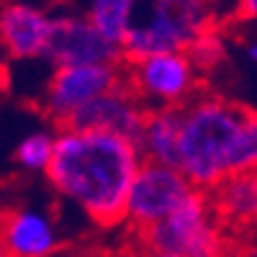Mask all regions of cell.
<instances>
[{"instance_id":"cell-20","label":"cell","mask_w":257,"mask_h":257,"mask_svg":"<svg viewBox=\"0 0 257 257\" xmlns=\"http://www.w3.org/2000/svg\"><path fill=\"white\" fill-rule=\"evenodd\" d=\"M0 257H6V252H3V249H0Z\"/></svg>"},{"instance_id":"cell-6","label":"cell","mask_w":257,"mask_h":257,"mask_svg":"<svg viewBox=\"0 0 257 257\" xmlns=\"http://www.w3.org/2000/svg\"><path fill=\"white\" fill-rule=\"evenodd\" d=\"M190 190L193 185L178 167L142 160L126 193L123 221L142 231L165 219Z\"/></svg>"},{"instance_id":"cell-9","label":"cell","mask_w":257,"mask_h":257,"mask_svg":"<svg viewBox=\"0 0 257 257\" xmlns=\"http://www.w3.org/2000/svg\"><path fill=\"white\" fill-rule=\"evenodd\" d=\"M144 116H147V108L142 105V100L128 90L126 82H121L113 90L100 93L98 98L80 105L64 121V126L85 128V132H105V134H116V137L137 142Z\"/></svg>"},{"instance_id":"cell-4","label":"cell","mask_w":257,"mask_h":257,"mask_svg":"<svg viewBox=\"0 0 257 257\" xmlns=\"http://www.w3.org/2000/svg\"><path fill=\"white\" fill-rule=\"evenodd\" d=\"M142 234L149 249L175 252L183 257H219L224 249L211 196L201 188H193L165 219L142 229Z\"/></svg>"},{"instance_id":"cell-12","label":"cell","mask_w":257,"mask_h":257,"mask_svg":"<svg viewBox=\"0 0 257 257\" xmlns=\"http://www.w3.org/2000/svg\"><path fill=\"white\" fill-rule=\"evenodd\" d=\"M178 132H180V108H155L147 111L137 149L142 160L178 165Z\"/></svg>"},{"instance_id":"cell-13","label":"cell","mask_w":257,"mask_h":257,"mask_svg":"<svg viewBox=\"0 0 257 257\" xmlns=\"http://www.w3.org/2000/svg\"><path fill=\"white\" fill-rule=\"evenodd\" d=\"M213 190L211 206L231 224H249L257 213V178L254 173H237L224 178Z\"/></svg>"},{"instance_id":"cell-17","label":"cell","mask_w":257,"mask_h":257,"mask_svg":"<svg viewBox=\"0 0 257 257\" xmlns=\"http://www.w3.org/2000/svg\"><path fill=\"white\" fill-rule=\"evenodd\" d=\"M239 13L244 18H252L257 13V0H239Z\"/></svg>"},{"instance_id":"cell-8","label":"cell","mask_w":257,"mask_h":257,"mask_svg":"<svg viewBox=\"0 0 257 257\" xmlns=\"http://www.w3.org/2000/svg\"><path fill=\"white\" fill-rule=\"evenodd\" d=\"M44 57L54 62L57 67L62 64H118L121 47L108 41L88 18L75 16H59L52 18V31Z\"/></svg>"},{"instance_id":"cell-5","label":"cell","mask_w":257,"mask_h":257,"mask_svg":"<svg viewBox=\"0 0 257 257\" xmlns=\"http://www.w3.org/2000/svg\"><path fill=\"white\" fill-rule=\"evenodd\" d=\"M196 82L198 70L185 52H162L128 62L126 85L149 111L185 105L196 90Z\"/></svg>"},{"instance_id":"cell-14","label":"cell","mask_w":257,"mask_h":257,"mask_svg":"<svg viewBox=\"0 0 257 257\" xmlns=\"http://www.w3.org/2000/svg\"><path fill=\"white\" fill-rule=\"evenodd\" d=\"M139 0H90L88 3V18L108 41L121 44L126 29L132 26Z\"/></svg>"},{"instance_id":"cell-1","label":"cell","mask_w":257,"mask_h":257,"mask_svg":"<svg viewBox=\"0 0 257 257\" xmlns=\"http://www.w3.org/2000/svg\"><path fill=\"white\" fill-rule=\"evenodd\" d=\"M139 165L137 142L62 126L44 173L59 196L80 206L98 226L111 229L123 221L126 193Z\"/></svg>"},{"instance_id":"cell-3","label":"cell","mask_w":257,"mask_h":257,"mask_svg":"<svg viewBox=\"0 0 257 257\" xmlns=\"http://www.w3.org/2000/svg\"><path fill=\"white\" fill-rule=\"evenodd\" d=\"M216 0H139L132 26L121 39V59L137 62L149 54L185 52L208 31Z\"/></svg>"},{"instance_id":"cell-11","label":"cell","mask_w":257,"mask_h":257,"mask_svg":"<svg viewBox=\"0 0 257 257\" xmlns=\"http://www.w3.org/2000/svg\"><path fill=\"white\" fill-rule=\"evenodd\" d=\"M52 18L34 3L13 0L0 8V44L13 59L44 57Z\"/></svg>"},{"instance_id":"cell-21","label":"cell","mask_w":257,"mask_h":257,"mask_svg":"<svg viewBox=\"0 0 257 257\" xmlns=\"http://www.w3.org/2000/svg\"><path fill=\"white\" fill-rule=\"evenodd\" d=\"M52 257H54V254H52Z\"/></svg>"},{"instance_id":"cell-2","label":"cell","mask_w":257,"mask_h":257,"mask_svg":"<svg viewBox=\"0 0 257 257\" xmlns=\"http://www.w3.org/2000/svg\"><path fill=\"white\" fill-rule=\"evenodd\" d=\"M257 118L224 98H196L180 105L178 170L193 188L211 190L224 178L254 173Z\"/></svg>"},{"instance_id":"cell-19","label":"cell","mask_w":257,"mask_h":257,"mask_svg":"<svg viewBox=\"0 0 257 257\" xmlns=\"http://www.w3.org/2000/svg\"><path fill=\"white\" fill-rule=\"evenodd\" d=\"M247 59L249 62L257 59V44H254V41H249V44H247Z\"/></svg>"},{"instance_id":"cell-18","label":"cell","mask_w":257,"mask_h":257,"mask_svg":"<svg viewBox=\"0 0 257 257\" xmlns=\"http://www.w3.org/2000/svg\"><path fill=\"white\" fill-rule=\"evenodd\" d=\"M144 257H183V254H175V252H160V249H149Z\"/></svg>"},{"instance_id":"cell-15","label":"cell","mask_w":257,"mask_h":257,"mask_svg":"<svg viewBox=\"0 0 257 257\" xmlns=\"http://www.w3.org/2000/svg\"><path fill=\"white\" fill-rule=\"evenodd\" d=\"M52 147H54V134L34 132L16 147V162L24 170H29V173L47 170L49 157H52Z\"/></svg>"},{"instance_id":"cell-10","label":"cell","mask_w":257,"mask_h":257,"mask_svg":"<svg viewBox=\"0 0 257 257\" xmlns=\"http://www.w3.org/2000/svg\"><path fill=\"white\" fill-rule=\"evenodd\" d=\"M59 242L54 221L39 208H13L0 216V249L6 257H52Z\"/></svg>"},{"instance_id":"cell-7","label":"cell","mask_w":257,"mask_h":257,"mask_svg":"<svg viewBox=\"0 0 257 257\" xmlns=\"http://www.w3.org/2000/svg\"><path fill=\"white\" fill-rule=\"evenodd\" d=\"M126 82L118 64H62L44 90V111L64 126L80 105Z\"/></svg>"},{"instance_id":"cell-16","label":"cell","mask_w":257,"mask_h":257,"mask_svg":"<svg viewBox=\"0 0 257 257\" xmlns=\"http://www.w3.org/2000/svg\"><path fill=\"white\" fill-rule=\"evenodd\" d=\"M185 54L190 57L193 67L196 70H203V67H213L219 59H221V41L213 36V34H201L193 44L185 49Z\"/></svg>"}]
</instances>
